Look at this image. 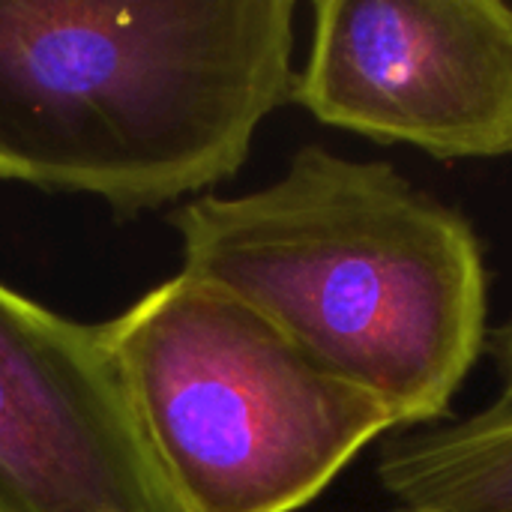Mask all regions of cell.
<instances>
[{
  "label": "cell",
  "mask_w": 512,
  "mask_h": 512,
  "mask_svg": "<svg viewBox=\"0 0 512 512\" xmlns=\"http://www.w3.org/2000/svg\"><path fill=\"white\" fill-rule=\"evenodd\" d=\"M186 276L285 330L381 402L396 429L441 423L489 342L480 237L384 159L300 147L282 177L171 213Z\"/></svg>",
  "instance_id": "1"
},
{
  "label": "cell",
  "mask_w": 512,
  "mask_h": 512,
  "mask_svg": "<svg viewBox=\"0 0 512 512\" xmlns=\"http://www.w3.org/2000/svg\"><path fill=\"white\" fill-rule=\"evenodd\" d=\"M294 0H0V180L138 219L240 174L294 99Z\"/></svg>",
  "instance_id": "2"
},
{
  "label": "cell",
  "mask_w": 512,
  "mask_h": 512,
  "mask_svg": "<svg viewBox=\"0 0 512 512\" xmlns=\"http://www.w3.org/2000/svg\"><path fill=\"white\" fill-rule=\"evenodd\" d=\"M141 438L183 512H297L390 411L240 297L177 273L102 324Z\"/></svg>",
  "instance_id": "3"
},
{
  "label": "cell",
  "mask_w": 512,
  "mask_h": 512,
  "mask_svg": "<svg viewBox=\"0 0 512 512\" xmlns=\"http://www.w3.org/2000/svg\"><path fill=\"white\" fill-rule=\"evenodd\" d=\"M291 102L324 126L432 159H507L512 3L315 0Z\"/></svg>",
  "instance_id": "4"
},
{
  "label": "cell",
  "mask_w": 512,
  "mask_h": 512,
  "mask_svg": "<svg viewBox=\"0 0 512 512\" xmlns=\"http://www.w3.org/2000/svg\"><path fill=\"white\" fill-rule=\"evenodd\" d=\"M0 512H183L132 417L102 324L0 279Z\"/></svg>",
  "instance_id": "5"
},
{
  "label": "cell",
  "mask_w": 512,
  "mask_h": 512,
  "mask_svg": "<svg viewBox=\"0 0 512 512\" xmlns=\"http://www.w3.org/2000/svg\"><path fill=\"white\" fill-rule=\"evenodd\" d=\"M378 483L414 512H512V405L387 435Z\"/></svg>",
  "instance_id": "6"
},
{
  "label": "cell",
  "mask_w": 512,
  "mask_h": 512,
  "mask_svg": "<svg viewBox=\"0 0 512 512\" xmlns=\"http://www.w3.org/2000/svg\"><path fill=\"white\" fill-rule=\"evenodd\" d=\"M486 351L495 360V372L501 378V396H498V402H510L512 405V315L501 327L489 330Z\"/></svg>",
  "instance_id": "7"
},
{
  "label": "cell",
  "mask_w": 512,
  "mask_h": 512,
  "mask_svg": "<svg viewBox=\"0 0 512 512\" xmlns=\"http://www.w3.org/2000/svg\"><path fill=\"white\" fill-rule=\"evenodd\" d=\"M396 512H414V510H396Z\"/></svg>",
  "instance_id": "8"
}]
</instances>
